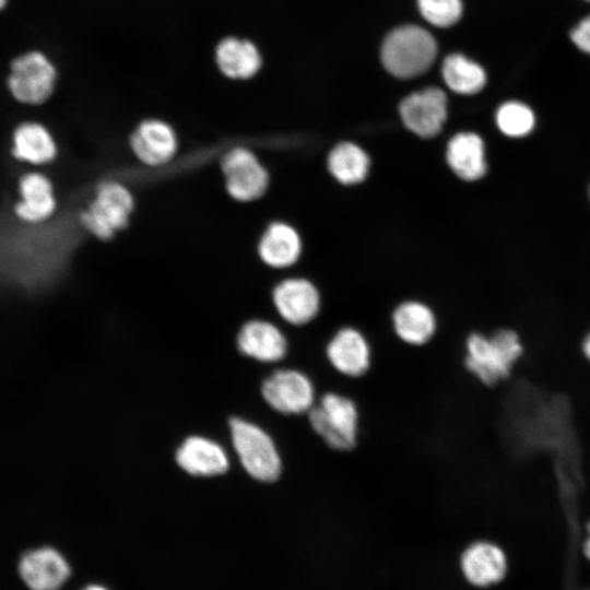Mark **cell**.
<instances>
[{"mask_svg":"<svg viewBox=\"0 0 590 590\" xmlns=\"http://www.w3.org/2000/svg\"><path fill=\"white\" fill-rule=\"evenodd\" d=\"M573 45L585 55L590 56V14L582 16L569 31Z\"/></svg>","mask_w":590,"mask_h":590,"instance_id":"27","label":"cell"},{"mask_svg":"<svg viewBox=\"0 0 590 590\" xmlns=\"http://www.w3.org/2000/svg\"><path fill=\"white\" fill-rule=\"evenodd\" d=\"M134 210L135 199L127 185L109 179L97 186L79 220L92 236L108 241L128 227Z\"/></svg>","mask_w":590,"mask_h":590,"instance_id":"2","label":"cell"},{"mask_svg":"<svg viewBox=\"0 0 590 590\" xmlns=\"http://www.w3.org/2000/svg\"><path fill=\"white\" fill-rule=\"evenodd\" d=\"M330 365L341 375L356 378L371 365V347L362 331L346 326L334 332L326 346Z\"/></svg>","mask_w":590,"mask_h":590,"instance_id":"15","label":"cell"},{"mask_svg":"<svg viewBox=\"0 0 590 590\" xmlns=\"http://www.w3.org/2000/svg\"><path fill=\"white\" fill-rule=\"evenodd\" d=\"M523 353L521 334L515 329L504 327L489 334L474 331L465 340L463 363L481 384L493 387L511 376Z\"/></svg>","mask_w":590,"mask_h":590,"instance_id":"1","label":"cell"},{"mask_svg":"<svg viewBox=\"0 0 590 590\" xmlns=\"http://www.w3.org/2000/svg\"><path fill=\"white\" fill-rule=\"evenodd\" d=\"M442 76L451 91L467 96L481 92L487 82L483 67L460 54H452L445 59Z\"/></svg>","mask_w":590,"mask_h":590,"instance_id":"24","label":"cell"},{"mask_svg":"<svg viewBox=\"0 0 590 590\" xmlns=\"http://www.w3.org/2000/svg\"><path fill=\"white\" fill-rule=\"evenodd\" d=\"M238 346L244 354L266 363L281 361L287 352V341L282 331L262 319L250 320L241 327Z\"/></svg>","mask_w":590,"mask_h":590,"instance_id":"19","label":"cell"},{"mask_svg":"<svg viewBox=\"0 0 590 590\" xmlns=\"http://www.w3.org/2000/svg\"><path fill=\"white\" fill-rule=\"evenodd\" d=\"M129 148L144 166L169 164L179 151V138L174 127L160 118L140 121L129 135Z\"/></svg>","mask_w":590,"mask_h":590,"instance_id":"11","label":"cell"},{"mask_svg":"<svg viewBox=\"0 0 590 590\" xmlns=\"http://www.w3.org/2000/svg\"><path fill=\"white\" fill-rule=\"evenodd\" d=\"M580 351L586 361L590 363V329L583 335L580 343Z\"/></svg>","mask_w":590,"mask_h":590,"instance_id":"28","label":"cell"},{"mask_svg":"<svg viewBox=\"0 0 590 590\" xmlns=\"http://www.w3.org/2000/svg\"><path fill=\"white\" fill-rule=\"evenodd\" d=\"M56 81L57 70L49 58L40 51H28L12 61L8 87L20 103L39 105L50 97Z\"/></svg>","mask_w":590,"mask_h":590,"instance_id":"7","label":"cell"},{"mask_svg":"<svg viewBox=\"0 0 590 590\" xmlns=\"http://www.w3.org/2000/svg\"><path fill=\"white\" fill-rule=\"evenodd\" d=\"M536 122L533 108L519 99L506 101L495 111L496 128L508 139L520 140L531 135Z\"/></svg>","mask_w":590,"mask_h":590,"instance_id":"25","label":"cell"},{"mask_svg":"<svg viewBox=\"0 0 590 590\" xmlns=\"http://www.w3.org/2000/svg\"><path fill=\"white\" fill-rule=\"evenodd\" d=\"M587 536L582 545L583 555L590 560V521L586 526Z\"/></svg>","mask_w":590,"mask_h":590,"instance_id":"29","label":"cell"},{"mask_svg":"<svg viewBox=\"0 0 590 590\" xmlns=\"http://www.w3.org/2000/svg\"><path fill=\"white\" fill-rule=\"evenodd\" d=\"M13 156L32 165H47L58 155V146L50 131L38 122H24L13 132Z\"/></svg>","mask_w":590,"mask_h":590,"instance_id":"21","label":"cell"},{"mask_svg":"<svg viewBox=\"0 0 590 590\" xmlns=\"http://www.w3.org/2000/svg\"><path fill=\"white\" fill-rule=\"evenodd\" d=\"M261 392L267 403L283 414L308 413L316 403L311 379L297 369H279L262 384Z\"/></svg>","mask_w":590,"mask_h":590,"instance_id":"9","label":"cell"},{"mask_svg":"<svg viewBox=\"0 0 590 590\" xmlns=\"http://www.w3.org/2000/svg\"><path fill=\"white\" fill-rule=\"evenodd\" d=\"M307 414L312 430L330 448L349 451L356 446L359 415L351 398L326 392Z\"/></svg>","mask_w":590,"mask_h":590,"instance_id":"4","label":"cell"},{"mask_svg":"<svg viewBox=\"0 0 590 590\" xmlns=\"http://www.w3.org/2000/svg\"><path fill=\"white\" fill-rule=\"evenodd\" d=\"M7 2L8 0H0V10L5 7Z\"/></svg>","mask_w":590,"mask_h":590,"instance_id":"31","label":"cell"},{"mask_svg":"<svg viewBox=\"0 0 590 590\" xmlns=\"http://www.w3.org/2000/svg\"><path fill=\"white\" fill-rule=\"evenodd\" d=\"M461 569L467 580L476 587L500 582L507 574L508 560L504 550L489 541H477L465 548Z\"/></svg>","mask_w":590,"mask_h":590,"instance_id":"16","label":"cell"},{"mask_svg":"<svg viewBox=\"0 0 590 590\" xmlns=\"http://www.w3.org/2000/svg\"><path fill=\"white\" fill-rule=\"evenodd\" d=\"M271 298L279 316L293 326L310 323L321 309L319 288L304 276L282 279L272 288Z\"/></svg>","mask_w":590,"mask_h":590,"instance_id":"10","label":"cell"},{"mask_svg":"<svg viewBox=\"0 0 590 590\" xmlns=\"http://www.w3.org/2000/svg\"><path fill=\"white\" fill-rule=\"evenodd\" d=\"M402 125L408 131L423 140L437 137L448 118L446 93L429 86L405 96L399 105Z\"/></svg>","mask_w":590,"mask_h":590,"instance_id":"8","label":"cell"},{"mask_svg":"<svg viewBox=\"0 0 590 590\" xmlns=\"http://www.w3.org/2000/svg\"><path fill=\"white\" fill-rule=\"evenodd\" d=\"M391 323L396 335L412 346L428 343L437 330V318L433 308L418 299L399 303L391 314Z\"/></svg>","mask_w":590,"mask_h":590,"instance_id":"17","label":"cell"},{"mask_svg":"<svg viewBox=\"0 0 590 590\" xmlns=\"http://www.w3.org/2000/svg\"><path fill=\"white\" fill-rule=\"evenodd\" d=\"M220 167L225 192L232 200L249 203L267 193L270 173L250 149L243 145L231 148L222 155Z\"/></svg>","mask_w":590,"mask_h":590,"instance_id":"5","label":"cell"},{"mask_svg":"<svg viewBox=\"0 0 590 590\" xmlns=\"http://www.w3.org/2000/svg\"><path fill=\"white\" fill-rule=\"evenodd\" d=\"M326 166L330 176L338 184L353 187L367 179L371 168V160L362 145L351 140H343L330 149Z\"/></svg>","mask_w":590,"mask_h":590,"instance_id":"20","label":"cell"},{"mask_svg":"<svg viewBox=\"0 0 590 590\" xmlns=\"http://www.w3.org/2000/svg\"><path fill=\"white\" fill-rule=\"evenodd\" d=\"M215 62L226 78L247 80L257 74L262 59L253 43L237 37H226L216 46Z\"/></svg>","mask_w":590,"mask_h":590,"instance_id":"22","label":"cell"},{"mask_svg":"<svg viewBox=\"0 0 590 590\" xmlns=\"http://www.w3.org/2000/svg\"><path fill=\"white\" fill-rule=\"evenodd\" d=\"M417 4L425 20L438 27L455 24L462 14L461 0H417Z\"/></svg>","mask_w":590,"mask_h":590,"instance_id":"26","label":"cell"},{"mask_svg":"<svg viewBox=\"0 0 590 590\" xmlns=\"http://www.w3.org/2000/svg\"><path fill=\"white\" fill-rule=\"evenodd\" d=\"M231 432L245 470L258 481L278 480L282 461L272 438L259 426L239 418L231 421Z\"/></svg>","mask_w":590,"mask_h":590,"instance_id":"6","label":"cell"},{"mask_svg":"<svg viewBox=\"0 0 590 590\" xmlns=\"http://www.w3.org/2000/svg\"><path fill=\"white\" fill-rule=\"evenodd\" d=\"M445 161L450 172L461 181L477 182L488 173L486 143L475 131L463 130L449 138Z\"/></svg>","mask_w":590,"mask_h":590,"instance_id":"13","label":"cell"},{"mask_svg":"<svg viewBox=\"0 0 590 590\" xmlns=\"http://www.w3.org/2000/svg\"><path fill=\"white\" fill-rule=\"evenodd\" d=\"M176 458L178 464L193 475H216L228 468L224 450L216 442L198 436L187 438Z\"/></svg>","mask_w":590,"mask_h":590,"instance_id":"23","label":"cell"},{"mask_svg":"<svg viewBox=\"0 0 590 590\" xmlns=\"http://www.w3.org/2000/svg\"><path fill=\"white\" fill-rule=\"evenodd\" d=\"M16 569L28 590H59L71 575L66 557L51 546H39L24 552Z\"/></svg>","mask_w":590,"mask_h":590,"instance_id":"12","label":"cell"},{"mask_svg":"<svg viewBox=\"0 0 590 590\" xmlns=\"http://www.w3.org/2000/svg\"><path fill=\"white\" fill-rule=\"evenodd\" d=\"M81 590H108L104 586L101 585H87L86 587L82 588Z\"/></svg>","mask_w":590,"mask_h":590,"instance_id":"30","label":"cell"},{"mask_svg":"<svg viewBox=\"0 0 590 590\" xmlns=\"http://www.w3.org/2000/svg\"><path fill=\"white\" fill-rule=\"evenodd\" d=\"M303 238L298 229L282 220L270 222L257 244L260 261L273 270L294 267L303 255Z\"/></svg>","mask_w":590,"mask_h":590,"instance_id":"14","label":"cell"},{"mask_svg":"<svg viewBox=\"0 0 590 590\" xmlns=\"http://www.w3.org/2000/svg\"><path fill=\"white\" fill-rule=\"evenodd\" d=\"M582 1L590 3V0H582Z\"/></svg>","mask_w":590,"mask_h":590,"instance_id":"33","label":"cell"},{"mask_svg":"<svg viewBox=\"0 0 590 590\" xmlns=\"http://www.w3.org/2000/svg\"><path fill=\"white\" fill-rule=\"evenodd\" d=\"M587 196H588V200L590 202V182L588 184Z\"/></svg>","mask_w":590,"mask_h":590,"instance_id":"32","label":"cell"},{"mask_svg":"<svg viewBox=\"0 0 590 590\" xmlns=\"http://www.w3.org/2000/svg\"><path fill=\"white\" fill-rule=\"evenodd\" d=\"M21 199L14 205L15 215L30 224L42 223L52 216L57 199L51 180L44 174L31 172L19 182Z\"/></svg>","mask_w":590,"mask_h":590,"instance_id":"18","label":"cell"},{"mask_svg":"<svg viewBox=\"0 0 590 590\" xmlns=\"http://www.w3.org/2000/svg\"><path fill=\"white\" fill-rule=\"evenodd\" d=\"M436 54L434 37L416 25L396 28L386 37L381 47L384 67L399 79H411L427 71Z\"/></svg>","mask_w":590,"mask_h":590,"instance_id":"3","label":"cell"}]
</instances>
